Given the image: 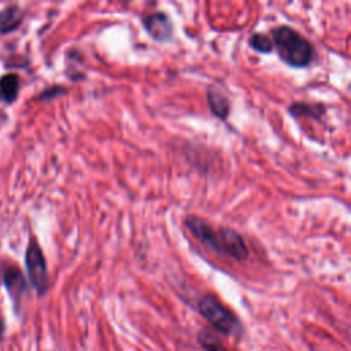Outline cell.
<instances>
[{
    "mask_svg": "<svg viewBox=\"0 0 351 351\" xmlns=\"http://www.w3.org/2000/svg\"><path fill=\"white\" fill-rule=\"evenodd\" d=\"M319 106H311L307 103H295L289 107V112L295 117H302V115H308L317 118L322 111H318Z\"/></svg>",
    "mask_w": 351,
    "mask_h": 351,
    "instance_id": "12",
    "label": "cell"
},
{
    "mask_svg": "<svg viewBox=\"0 0 351 351\" xmlns=\"http://www.w3.org/2000/svg\"><path fill=\"white\" fill-rule=\"evenodd\" d=\"M19 93V77L18 74L8 73L0 78V95L5 103H12Z\"/></svg>",
    "mask_w": 351,
    "mask_h": 351,
    "instance_id": "9",
    "label": "cell"
},
{
    "mask_svg": "<svg viewBox=\"0 0 351 351\" xmlns=\"http://www.w3.org/2000/svg\"><path fill=\"white\" fill-rule=\"evenodd\" d=\"M3 278H4V285L8 293L11 295V298L19 300L22 293L26 291V280L22 271L15 266H7L3 273Z\"/></svg>",
    "mask_w": 351,
    "mask_h": 351,
    "instance_id": "6",
    "label": "cell"
},
{
    "mask_svg": "<svg viewBox=\"0 0 351 351\" xmlns=\"http://www.w3.org/2000/svg\"><path fill=\"white\" fill-rule=\"evenodd\" d=\"M143 26L147 30V33L155 40V41H169L173 33V26L170 19L163 12H149L145 16H143Z\"/></svg>",
    "mask_w": 351,
    "mask_h": 351,
    "instance_id": "5",
    "label": "cell"
},
{
    "mask_svg": "<svg viewBox=\"0 0 351 351\" xmlns=\"http://www.w3.org/2000/svg\"><path fill=\"white\" fill-rule=\"evenodd\" d=\"M25 263L27 270V277L33 288L38 295H44L49 287L48 278V267L45 262V256L38 241L32 237L25 252Z\"/></svg>",
    "mask_w": 351,
    "mask_h": 351,
    "instance_id": "3",
    "label": "cell"
},
{
    "mask_svg": "<svg viewBox=\"0 0 351 351\" xmlns=\"http://www.w3.org/2000/svg\"><path fill=\"white\" fill-rule=\"evenodd\" d=\"M184 223L191 234L207 248L236 261H244L248 256V248L236 230L229 228L214 229L203 218L196 215H188Z\"/></svg>",
    "mask_w": 351,
    "mask_h": 351,
    "instance_id": "1",
    "label": "cell"
},
{
    "mask_svg": "<svg viewBox=\"0 0 351 351\" xmlns=\"http://www.w3.org/2000/svg\"><path fill=\"white\" fill-rule=\"evenodd\" d=\"M200 314L221 333L232 335L237 328V319L215 296L204 295L199 300Z\"/></svg>",
    "mask_w": 351,
    "mask_h": 351,
    "instance_id": "4",
    "label": "cell"
},
{
    "mask_svg": "<svg viewBox=\"0 0 351 351\" xmlns=\"http://www.w3.org/2000/svg\"><path fill=\"white\" fill-rule=\"evenodd\" d=\"M66 89L64 86H59V85H53L51 88H47L44 89L40 95H38V100H48V99H53L55 96L60 95V93H64Z\"/></svg>",
    "mask_w": 351,
    "mask_h": 351,
    "instance_id": "13",
    "label": "cell"
},
{
    "mask_svg": "<svg viewBox=\"0 0 351 351\" xmlns=\"http://www.w3.org/2000/svg\"><path fill=\"white\" fill-rule=\"evenodd\" d=\"M197 341L206 351H228L221 340L208 330H202L197 335Z\"/></svg>",
    "mask_w": 351,
    "mask_h": 351,
    "instance_id": "10",
    "label": "cell"
},
{
    "mask_svg": "<svg viewBox=\"0 0 351 351\" xmlns=\"http://www.w3.org/2000/svg\"><path fill=\"white\" fill-rule=\"evenodd\" d=\"M250 45H251V48H254L258 52L267 53V52H270L273 49L274 44H273V41L269 37H266V36H263L261 33H255V34H252L250 37Z\"/></svg>",
    "mask_w": 351,
    "mask_h": 351,
    "instance_id": "11",
    "label": "cell"
},
{
    "mask_svg": "<svg viewBox=\"0 0 351 351\" xmlns=\"http://www.w3.org/2000/svg\"><path fill=\"white\" fill-rule=\"evenodd\" d=\"M207 101L210 106V110L214 115H217L221 119H225L229 114V101L228 99L215 88H210L207 90Z\"/></svg>",
    "mask_w": 351,
    "mask_h": 351,
    "instance_id": "8",
    "label": "cell"
},
{
    "mask_svg": "<svg viewBox=\"0 0 351 351\" xmlns=\"http://www.w3.org/2000/svg\"><path fill=\"white\" fill-rule=\"evenodd\" d=\"M273 44L288 64L293 67L307 66L313 59L311 44L296 30L289 26H278L271 33Z\"/></svg>",
    "mask_w": 351,
    "mask_h": 351,
    "instance_id": "2",
    "label": "cell"
},
{
    "mask_svg": "<svg viewBox=\"0 0 351 351\" xmlns=\"http://www.w3.org/2000/svg\"><path fill=\"white\" fill-rule=\"evenodd\" d=\"M23 19V11L16 4H10L0 10V33L15 30Z\"/></svg>",
    "mask_w": 351,
    "mask_h": 351,
    "instance_id": "7",
    "label": "cell"
}]
</instances>
